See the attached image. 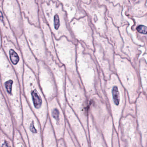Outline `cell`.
Segmentation results:
<instances>
[{
  "instance_id": "cell-21",
  "label": "cell",
  "mask_w": 147,
  "mask_h": 147,
  "mask_svg": "<svg viewBox=\"0 0 147 147\" xmlns=\"http://www.w3.org/2000/svg\"><path fill=\"white\" fill-rule=\"evenodd\" d=\"M0 124L1 130L13 140L15 127L12 113L2 92L0 93Z\"/></svg>"
},
{
  "instance_id": "cell-11",
  "label": "cell",
  "mask_w": 147,
  "mask_h": 147,
  "mask_svg": "<svg viewBox=\"0 0 147 147\" xmlns=\"http://www.w3.org/2000/svg\"><path fill=\"white\" fill-rule=\"evenodd\" d=\"M117 133L120 147H144L138 130L136 117L132 115L123 116Z\"/></svg>"
},
{
  "instance_id": "cell-34",
  "label": "cell",
  "mask_w": 147,
  "mask_h": 147,
  "mask_svg": "<svg viewBox=\"0 0 147 147\" xmlns=\"http://www.w3.org/2000/svg\"><path fill=\"white\" fill-rule=\"evenodd\" d=\"M112 147H120L119 145V138H118V133L115 129L114 130V135H113V143Z\"/></svg>"
},
{
  "instance_id": "cell-19",
  "label": "cell",
  "mask_w": 147,
  "mask_h": 147,
  "mask_svg": "<svg viewBox=\"0 0 147 147\" xmlns=\"http://www.w3.org/2000/svg\"><path fill=\"white\" fill-rule=\"evenodd\" d=\"M64 113L69 127L80 147H90L89 136L84 127L67 103L65 109Z\"/></svg>"
},
{
  "instance_id": "cell-28",
  "label": "cell",
  "mask_w": 147,
  "mask_h": 147,
  "mask_svg": "<svg viewBox=\"0 0 147 147\" xmlns=\"http://www.w3.org/2000/svg\"><path fill=\"white\" fill-rule=\"evenodd\" d=\"M1 29L2 37L6 38L8 40L11 41L17 47L19 48L18 45V40L14 33V31L11 28L10 24L5 16L1 7Z\"/></svg>"
},
{
  "instance_id": "cell-35",
  "label": "cell",
  "mask_w": 147,
  "mask_h": 147,
  "mask_svg": "<svg viewBox=\"0 0 147 147\" xmlns=\"http://www.w3.org/2000/svg\"><path fill=\"white\" fill-rule=\"evenodd\" d=\"M136 30L140 34L146 35L147 34V26L144 25H140L136 27Z\"/></svg>"
},
{
  "instance_id": "cell-22",
  "label": "cell",
  "mask_w": 147,
  "mask_h": 147,
  "mask_svg": "<svg viewBox=\"0 0 147 147\" xmlns=\"http://www.w3.org/2000/svg\"><path fill=\"white\" fill-rule=\"evenodd\" d=\"M18 45L20 50L25 64L38 76V60L29 47L24 33L17 38Z\"/></svg>"
},
{
  "instance_id": "cell-13",
  "label": "cell",
  "mask_w": 147,
  "mask_h": 147,
  "mask_svg": "<svg viewBox=\"0 0 147 147\" xmlns=\"http://www.w3.org/2000/svg\"><path fill=\"white\" fill-rule=\"evenodd\" d=\"M1 47L18 76L21 85L22 92L23 93V77L25 63L20 50L11 41L2 36H1Z\"/></svg>"
},
{
  "instance_id": "cell-17",
  "label": "cell",
  "mask_w": 147,
  "mask_h": 147,
  "mask_svg": "<svg viewBox=\"0 0 147 147\" xmlns=\"http://www.w3.org/2000/svg\"><path fill=\"white\" fill-rule=\"evenodd\" d=\"M48 104V117L51 122L58 140L62 139L66 128V121L64 111L58 100V97Z\"/></svg>"
},
{
  "instance_id": "cell-23",
  "label": "cell",
  "mask_w": 147,
  "mask_h": 147,
  "mask_svg": "<svg viewBox=\"0 0 147 147\" xmlns=\"http://www.w3.org/2000/svg\"><path fill=\"white\" fill-rule=\"evenodd\" d=\"M21 10L31 24L40 27L39 5L36 0H17Z\"/></svg>"
},
{
  "instance_id": "cell-36",
  "label": "cell",
  "mask_w": 147,
  "mask_h": 147,
  "mask_svg": "<svg viewBox=\"0 0 147 147\" xmlns=\"http://www.w3.org/2000/svg\"><path fill=\"white\" fill-rule=\"evenodd\" d=\"M58 147H66L63 139L58 140Z\"/></svg>"
},
{
  "instance_id": "cell-14",
  "label": "cell",
  "mask_w": 147,
  "mask_h": 147,
  "mask_svg": "<svg viewBox=\"0 0 147 147\" xmlns=\"http://www.w3.org/2000/svg\"><path fill=\"white\" fill-rule=\"evenodd\" d=\"M45 62L50 67L54 75L58 87V100L64 111L67 104L65 95L66 80L65 67L60 62L56 61L53 56L48 51Z\"/></svg>"
},
{
  "instance_id": "cell-15",
  "label": "cell",
  "mask_w": 147,
  "mask_h": 147,
  "mask_svg": "<svg viewBox=\"0 0 147 147\" xmlns=\"http://www.w3.org/2000/svg\"><path fill=\"white\" fill-rule=\"evenodd\" d=\"M38 81L47 101L58 97V90L54 75L44 61H38Z\"/></svg>"
},
{
  "instance_id": "cell-30",
  "label": "cell",
  "mask_w": 147,
  "mask_h": 147,
  "mask_svg": "<svg viewBox=\"0 0 147 147\" xmlns=\"http://www.w3.org/2000/svg\"><path fill=\"white\" fill-rule=\"evenodd\" d=\"M13 142L15 147H29L27 137L22 126L19 129L15 128Z\"/></svg>"
},
{
  "instance_id": "cell-5",
  "label": "cell",
  "mask_w": 147,
  "mask_h": 147,
  "mask_svg": "<svg viewBox=\"0 0 147 147\" xmlns=\"http://www.w3.org/2000/svg\"><path fill=\"white\" fill-rule=\"evenodd\" d=\"M41 7L45 20L54 38L59 39L64 36L77 45L78 41L70 29L67 15L62 4L51 1L49 3H42Z\"/></svg>"
},
{
  "instance_id": "cell-31",
  "label": "cell",
  "mask_w": 147,
  "mask_h": 147,
  "mask_svg": "<svg viewBox=\"0 0 147 147\" xmlns=\"http://www.w3.org/2000/svg\"><path fill=\"white\" fill-rule=\"evenodd\" d=\"M139 72L140 73L141 84L142 87V92L147 98V63L144 58H142L139 64Z\"/></svg>"
},
{
  "instance_id": "cell-37",
  "label": "cell",
  "mask_w": 147,
  "mask_h": 147,
  "mask_svg": "<svg viewBox=\"0 0 147 147\" xmlns=\"http://www.w3.org/2000/svg\"><path fill=\"white\" fill-rule=\"evenodd\" d=\"M52 1L54 2H56L58 3H60L59 2L58 0H42V3H49L50 1Z\"/></svg>"
},
{
  "instance_id": "cell-25",
  "label": "cell",
  "mask_w": 147,
  "mask_h": 147,
  "mask_svg": "<svg viewBox=\"0 0 147 147\" xmlns=\"http://www.w3.org/2000/svg\"><path fill=\"white\" fill-rule=\"evenodd\" d=\"M66 12L68 23L74 19H79L86 16V13L80 7V0H58Z\"/></svg>"
},
{
  "instance_id": "cell-18",
  "label": "cell",
  "mask_w": 147,
  "mask_h": 147,
  "mask_svg": "<svg viewBox=\"0 0 147 147\" xmlns=\"http://www.w3.org/2000/svg\"><path fill=\"white\" fill-rule=\"evenodd\" d=\"M1 6L16 38L23 34V22L20 7L17 0H3Z\"/></svg>"
},
{
  "instance_id": "cell-8",
  "label": "cell",
  "mask_w": 147,
  "mask_h": 147,
  "mask_svg": "<svg viewBox=\"0 0 147 147\" xmlns=\"http://www.w3.org/2000/svg\"><path fill=\"white\" fill-rule=\"evenodd\" d=\"M115 57V69L119 79L127 91L129 102L134 104L142 92H141V84L138 69L135 68L127 58H122L117 54Z\"/></svg>"
},
{
  "instance_id": "cell-29",
  "label": "cell",
  "mask_w": 147,
  "mask_h": 147,
  "mask_svg": "<svg viewBox=\"0 0 147 147\" xmlns=\"http://www.w3.org/2000/svg\"><path fill=\"white\" fill-rule=\"evenodd\" d=\"M43 147H58V139L48 117L43 130Z\"/></svg>"
},
{
  "instance_id": "cell-3",
  "label": "cell",
  "mask_w": 147,
  "mask_h": 147,
  "mask_svg": "<svg viewBox=\"0 0 147 147\" xmlns=\"http://www.w3.org/2000/svg\"><path fill=\"white\" fill-rule=\"evenodd\" d=\"M23 88L22 94L39 120L43 130L48 119L47 101L41 88L36 74L25 64Z\"/></svg>"
},
{
  "instance_id": "cell-33",
  "label": "cell",
  "mask_w": 147,
  "mask_h": 147,
  "mask_svg": "<svg viewBox=\"0 0 147 147\" xmlns=\"http://www.w3.org/2000/svg\"><path fill=\"white\" fill-rule=\"evenodd\" d=\"M0 147H15L13 140L1 130L0 132Z\"/></svg>"
},
{
  "instance_id": "cell-10",
  "label": "cell",
  "mask_w": 147,
  "mask_h": 147,
  "mask_svg": "<svg viewBox=\"0 0 147 147\" xmlns=\"http://www.w3.org/2000/svg\"><path fill=\"white\" fill-rule=\"evenodd\" d=\"M23 33L29 47L33 51L38 61L45 62L47 51L42 29L29 22L28 19L23 13Z\"/></svg>"
},
{
  "instance_id": "cell-20",
  "label": "cell",
  "mask_w": 147,
  "mask_h": 147,
  "mask_svg": "<svg viewBox=\"0 0 147 147\" xmlns=\"http://www.w3.org/2000/svg\"><path fill=\"white\" fill-rule=\"evenodd\" d=\"M136 103V118L143 147H147V98L142 92Z\"/></svg>"
},
{
  "instance_id": "cell-1",
  "label": "cell",
  "mask_w": 147,
  "mask_h": 147,
  "mask_svg": "<svg viewBox=\"0 0 147 147\" xmlns=\"http://www.w3.org/2000/svg\"><path fill=\"white\" fill-rule=\"evenodd\" d=\"M77 51V72L88 98L98 95L108 103L104 90L106 80L94 51L81 42H78Z\"/></svg>"
},
{
  "instance_id": "cell-6",
  "label": "cell",
  "mask_w": 147,
  "mask_h": 147,
  "mask_svg": "<svg viewBox=\"0 0 147 147\" xmlns=\"http://www.w3.org/2000/svg\"><path fill=\"white\" fill-rule=\"evenodd\" d=\"M104 92L108 101L113 120L115 129H119L120 121L123 114L127 93L119 80L117 75L113 73L105 82Z\"/></svg>"
},
{
  "instance_id": "cell-4",
  "label": "cell",
  "mask_w": 147,
  "mask_h": 147,
  "mask_svg": "<svg viewBox=\"0 0 147 147\" xmlns=\"http://www.w3.org/2000/svg\"><path fill=\"white\" fill-rule=\"evenodd\" d=\"M65 95L66 102L83 123L89 136V98L78 74L66 73Z\"/></svg>"
},
{
  "instance_id": "cell-2",
  "label": "cell",
  "mask_w": 147,
  "mask_h": 147,
  "mask_svg": "<svg viewBox=\"0 0 147 147\" xmlns=\"http://www.w3.org/2000/svg\"><path fill=\"white\" fill-rule=\"evenodd\" d=\"M0 75L1 91L5 97L12 113L15 127L19 129L22 126L23 120L21 85L1 47L0 50Z\"/></svg>"
},
{
  "instance_id": "cell-32",
  "label": "cell",
  "mask_w": 147,
  "mask_h": 147,
  "mask_svg": "<svg viewBox=\"0 0 147 147\" xmlns=\"http://www.w3.org/2000/svg\"><path fill=\"white\" fill-rule=\"evenodd\" d=\"M63 139L66 147H80L77 139L72 132L67 122Z\"/></svg>"
},
{
  "instance_id": "cell-26",
  "label": "cell",
  "mask_w": 147,
  "mask_h": 147,
  "mask_svg": "<svg viewBox=\"0 0 147 147\" xmlns=\"http://www.w3.org/2000/svg\"><path fill=\"white\" fill-rule=\"evenodd\" d=\"M88 129L90 147H108L101 130L89 113Z\"/></svg>"
},
{
  "instance_id": "cell-12",
  "label": "cell",
  "mask_w": 147,
  "mask_h": 147,
  "mask_svg": "<svg viewBox=\"0 0 147 147\" xmlns=\"http://www.w3.org/2000/svg\"><path fill=\"white\" fill-rule=\"evenodd\" d=\"M53 38L58 59L65 67L66 73L78 74L77 69V45L64 36L57 39L53 35Z\"/></svg>"
},
{
  "instance_id": "cell-27",
  "label": "cell",
  "mask_w": 147,
  "mask_h": 147,
  "mask_svg": "<svg viewBox=\"0 0 147 147\" xmlns=\"http://www.w3.org/2000/svg\"><path fill=\"white\" fill-rule=\"evenodd\" d=\"M41 7H40V24L41 28L42 29L44 34L47 49V51L51 53V54L53 56L54 59L58 62H60L56 54L53 35L47 22L44 18V16L41 9Z\"/></svg>"
},
{
  "instance_id": "cell-24",
  "label": "cell",
  "mask_w": 147,
  "mask_h": 147,
  "mask_svg": "<svg viewBox=\"0 0 147 147\" xmlns=\"http://www.w3.org/2000/svg\"><path fill=\"white\" fill-rule=\"evenodd\" d=\"M93 3L92 1L90 4H86L81 2L80 7L91 17L97 32L103 35L104 34V27L102 20V9L93 5Z\"/></svg>"
},
{
  "instance_id": "cell-16",
  "label": "cell",
  "mask_w": 147,
  "mask_h": 147,
  "mask_svg": "<svg viewBox=\"0 0 147 147\" xmlns=\"http://www.w3.org/2000/svg\"><path fill=\"white\" fill-rule=\"evenodd\" d=\"M70 29L78 42L84 44L89 49L94 51V32L87 16L79 19H74L69 23Z\"/></svg>"
},
{
  "instance_id": "cell-39",
  "label": "cell",
  "mask_w": 147,
  "mask_h": 147,
  "mask_svg": "<svg viewBox=\"0 0 147 147\" xmlns=\"http://www.w3.org/2000/svg\"><path fill=\"white\" fill-rule=\"evenodd\" d=\"M36 2H37V3H38V1H39V0H36Z\"/></svg>"
},
{
  "instance_id": "cell-40",
  "label": "cell",
  "mask_w": 147,
  "mask_h": 147,
  "mask_svg": "<svg viewBox=\"0 0 147 147\" xmlns=\"http://www.w3.org/2000/svg\"></svg>"
},
{
  "instance_id": "cell-7",
  "label": "cell",
  "mask_w": 147,
  "mask_h": 147,
  "mask_svg": "<svg viewBox=\"0 0 147 147\" xmlns=\"http://www.w3.org/2000/svg\"><path fill=\"white\" fill-rule=\"evenodd\" d=\"M90 114L94 121L102 134L108 147H112L114 125L108 104L98 95L89 98Z\"/></svg>"
},
{
  "instance_id": "cell-9",
  "label": "cell",
  "mask_w": 147,
  "mask_h": 147,
  "mask_svg": "<svg viewBox=\"0 0 147 147\" xmlns=\"http://www.w3.org/2000/svg\"><path fill=\"white\" fill-rule=\"evenodd\" d=\"M22 126L27 137L29 147H43V129L40 122L29 107L22 93Z\"/></svg>"
},
{
  "instance_id": "cell-38",
  "label": "cell",
  "mask_w": 147,
  "mask_h": 147,
  "mask_svg": "<svg viewBox=\"0 0 147 147\" xmlns=\"http://www.w3.org/2000/svg\"><path fill=\"white\" fill-rule=\"evenodd\" d=\"M81 1H82V2L83 3L89 4L91 0H81Z\"/></svg>"
}]
</instances>
